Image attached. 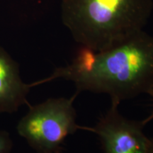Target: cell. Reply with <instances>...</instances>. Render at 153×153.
Returning a JSON list of instances; mask_svg holds the SVG:
<instances>
[{"instance_id":"cell-2","label":"cell","mask_w":153,"mask_h":153,"mask_svg":"<svg viewBox=\"0 0 153 153\" xmlns=\"http://www.w3.org/2000/svg\"><path fill=\"white\" fill-rule=\"evenodd\" d=\"M152 9V0H62L61 19L82 47L101 51L143 30Z\"/></svg>"},{"instance_id":"cell-8","label":"cell","mask_w":153,"mask_h":153,"mask_svg":"<svg viewBox=\"0 0 153 153\" xmlns=\"http://www.w3.org/2000/svg\"><path fill=\"white\" fill-rule=\"evenodd\" d=\"M150 153H153V138L151 139V146H150Z\"/></svg>"},{"instance_id":"cell-7","label":"cell","mask_w":153,"mask_h":153,"mask_svg":"<svg viewBox=\"0 0 153 153\" xmlns=\"http://www.w3.org/2000/svg\"><path fill=\"white\" fill-rule=\"evenodd\" d=\"M148 94L150 95L151 97H152V99H153V88H152V90H151V91H150V93H149ZM152 119H153V110H152V114H151L150 115V116H148V117L146 118V120H147V121H148V123L149 121H150V120H152Z\"/></svg>"},{"instance_id":"cell-4","label":"cell","mask_w":153,"mask_h":153,"mask_svg":"<svg viewBox=\"0 0 153 153\" xmlns=\"http://www.w3.org/2000/svg\"><path fill=\"white\" fill-rule=\"evenodd\" d=\"M120 103L111 105L93 128H83L95 133L104 153H150L151 139L143 132L146 119L137 121L124 117L118 110Z\"/></svg>"},{"instance_id":"cell-5","label":"cell","mask_w":153,"mask_h":153,"mask_svg":"<svg viewBox=\"0 0 153 153\" xmlns=\"http://www.w3.org/2000/svg\"><path fill=\"white\" fill-rule=\"evenodd\" d=\"M30 88L21 79L17 62L0 47V113H14L28 104Z\"/></svg>"},{"instance_id":"cell-3","label":"cell","mask_w":153,"mask_h":153,"mask_svg":"<svg viewBox=\"0 0 153 153\" xmlns=\"http://www.w3.org/2000/svg\"><path fill=\"white\" fill-rule=\"evenodd\" d=\"M77 95L51 98L30 106L17 125L18 133L37 153H61L67 137L82 128L76 123L73 106Z\"/></svg>"},{"instance_id":"cell-6","label":"cell","mask_w":153,"mask_h":153,"mask_svg":"<svg viewBox=\"0 0 153 153\" xmlns=\"http://www.w3.org/2000/svg\"><path fill=\"white\" fill-rule=\"evenodd\" d=\"M12 148V140L7 131H0V153H9Z\"/></svg>"},{"instance_id":"cell-1","label":"cell","mask_w":153,"mask_h":153,"mask_svg":"<svg viewBox=\"0 0 153 153\" xmlns=\"http://www.w3.org/2000/svg\"><path fill=\"white\" fill-rule=\"evenodd\" d=\"M56 79L73 82L77 94H106L119 103L149 94L153 88V37L143 30L104 51L82 47L70 64L30 86Z\"/></svg>"}]
</instances>
